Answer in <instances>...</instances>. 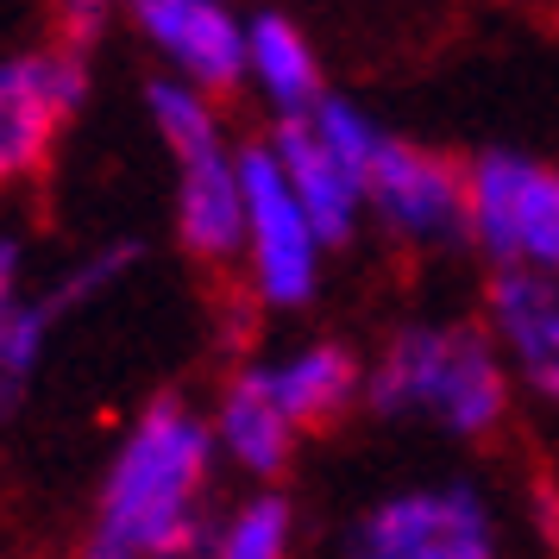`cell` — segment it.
I'll list each match as a JSON object with an SVG mask.
<instances>
[{"mask_svg":"<svg viewBox=\"0 0 559 559\" xmlns=\"http://www.w3.org/2000/svg\"><path fill=\"white\" fill-rule=\"evenodd\" d=\"M258 365H264V383L283 403V415L302 433L333 428L346 408L365 403V371H371V358H358L346 340H302L277 358H258Z\"/></svg>","mask_w":559,"mask_h":559,"instance_id":"cell-13","label":"cell"},{"mask_svg":"<svg viewBox=\"0 0 559 559\" xmlns=\"http://www.w3.org/2000/svg\"><path fill=\"white\" fill-rule=\"evenodd\" d=\"M472 182V246L497 271L559 277V164L515 145H484L465 164Z\"/></svg>","mask_w":559,"mask_h":559,"instance_id":"cell-6","label":"cell"},{"mask_svg":"<svg viewBox=\"0 0 559 559\" xmlns=\"http://www.w3.org/2000/svg\"><path fill=\"white\" fill-rule=\"evenodd\" d=\"M289 554H296V503L277 484L239 497L214 522V540H207V559H289Z\"/></svg>","mask_w":559,"mask_h":559,"instance_id":"cell-15","label":"cell"},{"mask_svg":"<svg viewBox=\"0 0 559 559\" xmlns=\"http://www.w3.org/2000/svg\"><path fill=\"white\" fill-rule=\"evenodd\" d=\"M120 13L164 63V76L214 102L246 88V13L233 0H127Z\"/></svg>","mask_w":559,"mask_h":559,"instance_id":"cell-9","label":"cell"},{"mask_svg":"<svg viewBox=\"0 0 559 559\" xmlns=\"http://www.w3.org/2000/svg\"><path fill=\"white\" fill-rule=\"evenodd\" d=\"M246 88H258L271 120H308L333 95L308 32L289 13H277V7L246 13Z\"/></svg>","mask_w":559,"mask_h":559,"instance_id":"cell-14","label":"cell"},{"mask_svg":"<svg viewBox=\"0 0 559 559\" xmlns=\"http://www.w3.org/2000/svg\"><path fill=\"white\" fill-rule=\"evenodd\" d=\"M57 7V38H70V45H95L107 32V20L127 7V0H51Z\"/></svg>","mask_w":559,"mask_h":559,"instance_id":"cell-17","label":"cell"},{"mask_svg":"<svg viewBox=\"0 0 559 559\" xmlns=\"http://www.w3.org/2000/svg\"><path fill=\"white\" fill-rule=\"evenodd\" d=\"M207 421H214V447L227 459L239 478H252L258 490L264 484H277L289 472V459L302 447V428L283 415V403L271 396V383H264V365L246 358L227 383H221V396L207 408Z\"/></svg>","mask_w":559,"mask_h":559,"instance_id":"cell-11","label":"cell"},{"mask_svg":"<svg viewBox=\"0 0 559 559\" xmlns=\"http://www.w3.org/2000/svg\"><path fill=\"white\" fill-rule=\"evenodd\" d=\"M214 421L189 396L164 390L127 421L102 465L76 559H207L214 540Z\"/></svg>","mask_w":559,"mask_h":559,"instance_id":"cell-1","label":"cell"},{"mask_svg":"<svg viewBox=\"0 0 559 559\" xmlns=\"http://www.w3.org/2000/svg\"><path fill=\"white\" fill-rule=\"evenodd\" d=\"M314 120L333 139V152L353 164L358 189H365V214L396 246H408V252H459V246H472V182H465V164L415 145L403 132H390L378 114H365L346 95H328L314 107Z\"/></svg>","mask_w":559,"mask_h":559,"instance_id":"cell-3","label":"cell"},{"mask_svg":"<svg viewBox=\"0 0 559 559\" xmlns=\"http://www.w3.org/2000/svg\"><path fill=\"white\" fill-rule=\"evenodd\" d=\"M340 559H503V515L478 478L396 484L346 522Z\"/></svg>","mask_w":559,"mask_h":559,"instance_id":"cell-5","label":"cell"},{"mask_svg":"<svg viewBox=\"0 0 559 559\" xmlns=\"http://www.w3.org/2000/svg\"><path fill=\"white\" fill-rule=\"evenodd\" d=\"M264 145L277 152L283 177L296 189V202L308 207L314 233L328 239V252L333 246H353L358 221H365V189H358L353 164L333 152V139L321 132V120H314V114H308V120H271Z\"/></svg>","mask_w":559,"mask_h":559,"instance_id":"cell-12","label":"cell"},{"mask_svg":"<svg viewBox=\"0 0 559 559\" xmlns=\"http://www.w3.org/2000/svg\"><path fill=\"white\" fill-rule=\"evenodd\" d=\"M515 371L484 321H403L365 371L378 421H421L447 440H490L509 421Z\"/></svg>","mask_w":559,"mask_h":559,"instance_id":"cell-2","label":"cell"},{"mask_svg":"<svg viewBox=\"0 0 559 559\" xmlns=\"http://www.w3.org/2000/svg\"><path fill=\"white\" fill-rule=\"evenodd\" d=\"M26 296H32V246H26V233L0 227V321Z\"/></svg>","mask_w":559,"mask_h":559,"instance_id":"cell-16","label":"cell"},{"mask_svg":"<svg viewBox=\"0 0 559 559\" xmlns=\"http://www.w3.org/2000/svg\"><path fill=\"white\" fill-rule=\"evenodd\" d=\"M88 88H95L88 45L51 38L0 57V195L51 164L57 139L88 107Z\"/></svg>","mask_w":559,"mask_h":559,"instance_id":"cell-8","label":"cell"},{"mask_svg":"<svg viewBox=\"0 0 559 559\" xmlns=\"http://www.w3.org/2000/svg\"><path fill=\"white\" fill-rule=\"evenodd\" d=\"M484 328L497 333L515 383L559 408V277L497 271L484 289Z\"/></svg>","mask_w":559,"mask_h":559,"instance_id":"cell-10","label":"cell"},{"mask_svg":"<svg viewBox=\"0 0 559 559\" xmlns=\"http://www.w3.org/2000/svg\"><path fill=\"white\" fill-rule=\"evenodd\" d=\"M239 164H246V252H239L246 289L271 314H302L321 296L328 239L314 233L308 207L296 202V189L264 139L239 145Z\"/></svg>","mask_w":559,"mask_h":559,"instance_id":"cell-7","label":"cell"},{"mask_svg":"<svg viewBox=\"0 0 559 559\" xmlns=\"http://www.w3.org/2000/svg\"><path fill=\"white\" fill-rule=\"evenodd\" d=\"M145 120L170 152V227L195 264H239L246 252V164L221 127L214 95L177 76L145 82Z\"/></svg>","mask_w":559,"mask_h":559,"instance_id":"cell-4","label":"cell"}]
</instances>
